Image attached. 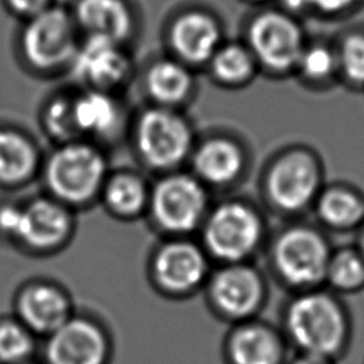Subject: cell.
<instances>
[{
    "instance_id": "32",
    "label": "cell",
    "mask_w": 364,
    "mask_h": 364,
    "mask_svg": "<svg viewBox=\"0 0 364 364\" xmlns=\"http://www.w3.org/2000/svg\"><path fill=\"white\" fill-rule=\"evenodd\" d=\"M21 203L7 202L0 205V235L14 242L20 223Z\"/></svg>"
},
{
    "instance_id": "11",
    "label": "cell",
    "mask_w": 364,
    "mask_h": 364,
    "mask_svg": "<svg viewBox=\"0 0 364 364\" xmlns=\"http://www.w3.org/2000/svg\"><path fill=\"white\" fill-rule=\"evenodd\" d=\"M205 287L210 307L235 323L253 318L267 299L264 276L249 262L220 264L209 274Z\"/></svg>"
},
{
    "instance_id": "36",
    "label": "cell",
    "mask_w": 364,
    "mask_h": 364,
    "mask_svg": "<svg viewBox=\"0 0 364 364\" xmlns=\"http://www.w3.org/2000/svg\"><path fill=\"white\" fill-rule=\"evenodd\" d=\"M354 245L358 247V250L363 253L364 256V225L355 232V240Z\"/></svg>"
},
{
    "instance_id": "33",
    "label": "cell",
    "mask_w": 364,
    "mask_h": 364,
    "mask_svg": "<svg viewBox=\"0 0 364 364\" xmlns=\"http://www.w3.org/2000/svg\"><path fill=\"white\" fill-rule=\"evenodd\" d=\"M6 3L16 16L26 20L53 6L51 0H6Z\"/></svg>"
},
{
    "instance_id": "8",
    "label": "cell",
    "mask_w": 364,
    "mask_h": 364,
    "mask_svg": "<svg viewBox=\"0 0 364 364\" xmlns=\"http://www.w3.org/2000/svg\"><path fill=\"white\" fill-rule=\"evenodd\" d=\"M78 33L73 13L58 6H50L26 20L18 37L21 60L40 75L68 71L81 43Z\"/></svg>"
},
{
    "instance_id": "28",
    "label": "cell",
    "mask_w": 364,
    "mask_h": 364,
    "mask_svg": "<svg viewBox=\"0 0 364 364\" xmlns=\"http://www.w3.org/2000/svg\"><path fill=\"white\" fill-rule=\"evenodd\" d=\"M338 82L353 92H364V27H348L333 38Z\"/></svg>"
},
{
    "instance_id": "22",
    "label": "cell",
    "mask_w": 364,
    "mask_h": 364,
    "mask_svg": "<svg viewBox=\"0 0 364 364\" xmlns=\"http://www.w3.org/2000/svg\"><path fill=\"white\" fill-rule=\"evenodd\" d=\"M73 17L84 37L128 44L135 33V18L125 0H78Z\"/></svg>"
},
{
    "instance_id": "2",
    "label": "cell",
    "mask_w": 364,
    "mask_h": 364,
    "mask_svg": "<svg viewBox=\"0 0 364 364\" xmlns=\"http://www.w3.org/2000/svg\"><path fill=\"white\" fill-rule=\"evenodd\" d=\"M326 182V166L318 151L293 144L277 151L266 164L262 193L273 212L291 220L311 210Z\"/></svg>"
},
{
    "instance_id": "23",
    "label": "cell",
    "mask_w": 364,
    "mask_h": 364,
    "mask_svg": "<svg viewBox=\"0 0 364 364\" xmlns=\"http://www.w3.org/2000/svg\"><path fill=\"white\" fill-rule=\"evenodd\" d=\"M151 185L142 173L132 169L111 171L98 200L115 219L135 220L148 212Z\"/></svg>"
},
{
    "instance_id": "35",
    "label": "cell",
    "mask_w": 364,
    "mask_h": 364,
    "mask_svg": "<svg viewBox=\"0 0 364 364\" xmlns=\"http://www.w3.org/2000/svg\"><path fill=\"white\" fill-rule=\"evenodd\" d=\"M282 10L296 18H299L300 16L310 13L309 4L306 0H282Z\"/></svg>"
},
{
    "instance_id": "20",
    "label": "cell",
    "mask_w": 364,
    "mask_h": 364,
    "mask_svg": "<svg viewBox=\"0 0 364 364\" xmlns=\"http://www.w3.org/2000/svg\"><path fill=\"white\" fill-rule=\"evenodd\" d=\"M310 212L327 233H355L364 225V192L351 182H326Z\"/></svg>"
},
{
    "instance_id": "4",
    "label": "cell",
    "mask_w": 364,
    "mask_h": 364,
    "mask_svg": "<svg viewBox=\"0 0 364 364\" xmlns=\"http://www.w3.org/2000/svg\"><path fill=\"white\" fill-rule=\"evenodd\" d=\"M333 247L317 223L291 219L269 243L270 270L290 293L321 287Z\"/></svg>"
},
{
    "instance_id": "26",
    "label": "cell",
    "mask_w": 364,
    "mask_h": 364,
    "mask_svg": "<svg viewBox=\"0 0 364 364\" xmlns=\"http://www.w3.org/2000/svg\"><path fill=\"white\" fill-rule=\"evenodd\" d=\"M210 78L225 88L249 85L260 73L259 64L245 41L225 40L206 64Z\"/></svg>"
},
{
    "instance_id": "15",
    "label": "cell",
    "mask_w": 364,
    "mask_h": 364,
    "mask_svg": "<svg viewBox=\"0 0 364 364\" xmlns=\"http://www.w3.org/2000/svg\"><path fill=\"white\" fill-rule=\"evenodd\" d=\"M191 172L209 189L229 188L247 168L242 142L226 134H213L195 144L189 156Z\"/></svg>"
},
{
    "instance_id": "19",
    "label": "cell",
    "mask_w": 364,
    "mask_h": 364,
    "mask_svg": "<svg viewBox=\"0 0 364 364\" xmlns=\"http://www.w3.org/2000/svg\"><path fill=\"white\" fill-rule=\"evenodd\" d=\"M124 119L118 94L87 88L74 92V121L81 139L109 142L119 135Z\"/></svg>"
},
{
    "instance_id": "3",
    "label": "cell",
    "mask_w": 364,
    "mask_h": 364,
    "mask_svg": "<svg viewBox=\"0 0 364 364\" xmlns=\"http://www.w3.org/2000/svg\"><path fill=\"white\" fill-rule=\"evenodd\" d=\"M108 159L101 145L88 139L58 144L43 159L40 175L47 195L71 209L98 200L108 176Z\"/></svg>"
},
{
    "instance_id": "5",
    "label": "cell",
    "mask_w": 364,
    "mask_h": 364,
    "mask_svg": "<svg viewBox=\"0 0 364 364\" xmlns=\"http://www.w3.org/2000/svg\"><path fill=\"white\" fill-rule=\"evenodd\" d=\"M131 138L139 162L158 173L178 171L196 144L193 127L182 109L152 104L134 118Z\"/></svg>"
},
{
    "instance_id": "25",
    "label": "cell",
    "mask_w": 364,
    "mask_h": 364,
    "mask_svg": "<svg viewBox=\"0 0 364 364\" xmlns=\"http://www.w3.org/2000/svg\"><path fill=\"white\" fill-rule=\"evenodd\" d=\"M293 77L313 92H327L338 87V65L333 38L309 37Z\"/></svg>"
},
{
    "instance_id": "9",
    "label": "cell",
    "mask_w": 364,
    "mask_h": 364,
    "mask_svg": "<svg viewBox=\"0 0 364 364\" xmlns=\"http://www.w3.org/2000/svg\"><path fill=\"white\" fill-rule=\"evenodd\" d=\"M307 40L309 36L300 20L283 10L257 13L249 21L243 38L260 73L273 78L293 77Z\"/></svg>"
},
{
    "instance_id": "1",
    "label": "cell",
    "mask_w": 364,
    "mask_h": 364,
    "mask_svg": "<svg viewBox=\"0 0 364 364\" xmlns=\"http://www.w3.org/2000/svg\"><path fill=\"white\" fill-rule=\"evenodd\" d=\"M280 330L294 353L341 361L350 351L354 323L344 299L321 286L291 293L283 306Z\"/></svg>"
},
{
    "instance_id": "12",
    "label": "cell",
    "mask_w": 364,
    "mask_h": 364,
    "mask_svg": "<svg viewBox=\"0 0 364 364\" xmlns=\"http://www.w3.org/2000/svg\"><path fill=\"white\" fill-rule=\"evenodd\" d=\"M68 73L81 88L118 94L134 75V60L128 44L82 37Z\"/></svg>"
},
{
    "instance_id": "24",
    "label": "cell",
    "mask_w": 364,
    "mask_h": 364,
    "mask_svg": "<svg viewBox=\"0 0 364 364\" xmlns=\"http://www.w3.org/2000/svg\"><path fill=\"white\" fill-rule=\"evenodd\" d=\"M34 139L14 128H0V185L17 188L40 175L41 155Z\"/></svg>"
},
{
    "instance_id": "14",
    "label": "cell",
    "mask_w": 364,
    "mask_h": 364,
    "mask_svg": "<svg viewBox=\"0 0 364 364\" xmlns=\"http://www.w3.org/2000/svg\"><path fill=\"white\" fill-rule=\"evenodd\" d=\"M44 364H108V336L95 320L73 314L46 337Z\"/></svg>"
},
{
    "instance_id": "13",
    "label": "cell",
    "mask_w": 364,
    "mask_h": 364,
    "mask_svg": "<svg viewBox=\"0 0 364 364\" xmlns=\"http://www.w3.org/2000/svg\"><path fill=\"white\" fill-rule=\"evenodd\" d=\"M74 209L50 195H38L21 203L14 243L33 253H53L73 237Z\"/></svg>"
},
{
    "instance_id": "37",
    "label": "cell",
    "mask_w": 364,
    "mask_h": 364,
    "mask_svg": "<svg viewBox=\"0 0 364 364\" xmlns=\"http://www.w3.org/2000/svg\"><path fill=\"white\" fill-rule=\"evenodd\" d=\"M24 364H36V363H31V361H28V363H24Z\"/></svg>"
},
{
    "instance_id": "34",
    "label": "cell",
    "mask_w": 364,
    "mask_h": 364,
    "mask_svg": "<svg viewBox=\"0 0 364 364\" xmlns=\"http://www.w3.org/2000/svg\"><path fill=\"white\" fill-rule=\"evenodd\" d=\"M340 361L324 357V355H317V354H309V353H294L293 357L287 360L286 364H338Z\"/></svg>"
},
{
    "instance_id": "7",
    "label": "cell",
    "mask_w": 364,
    "mask_h": 364,
    "mask_svg": "<svg viewBox=\"0 0 364 364\" xmlns=\"http://www.w3.org/2000/svg\"><path fill=\"white\" fill-rule=\"evenodd\" d=\"M209 209V191L192 172L161 173L151 185L146 215L168 237L198 232Z\"/></svg>"
},
{
    "instance_id": "27",
    "label": "cell",
    "mask_w": 364,
    "mask_h": 364,
    "mask_svg": "<svg viewBox=\"0 0 364 364\" xmlns=\"http://www.w3.org/2000/svg\"><path fill=\"white\" fill-rule=\"evenodd\" d=\"M324 286L341 297L364 290V256L354 243L333 247Z\"/></svg>"
},
{
    "instance_id": "10",
    "label": "cell",
    "mask_w": 364,
    "mask_h": 364,
    "mask_svg": "<svg viewBox=\"0 0 364 364\" xmlns=\"http://www.w3.org/2000/svg\"><path fill=\"white\" fill-rule=\"evenodd\" d=\"M209 260L200 243L188 236H171L152 252L149 277L164 294L186 297L205 286L210 274Z\"/></svg>"
},
{
    "instance_id": "31",
    "label": "cell",
    "mask_w": 364,
    "mask_h": 364,
    "mask_svg": "<svg viewBox=\"0 0 364 364\" xmlns=\"http://www.w3.org/2000/svg\"><path fill=\"white\" fill-rule=\"evenodd\" d=\"M310 13H317L326 18H334L348 13L358 0H306Z\"/></svg>"
},
{
    "instance_id": "16",
    "label": "cell",
    "mask_w": 364,
    "mask_h": 364,
    "mask_svg": "<svg viewBox=\"0 0 364 364\" xmlns=\"http://www.w3.org/2000/svg\"><path fill=\"white\" fill-rule=\"evenodd\" d=\"M223 41L218 18L202 10H188L176 16L166 33L171 55L191 68L206 67Z\"/></svg>"
},
{
    "instance_id": "30",
    "label": "cell",
    "mask_w": 364,
    "mask_h": 364,
    "mask_svg": "<svg viewBox=\"0 0 364 364\" xmlns=\"http://www.w3.org/2000/svg\"><path fill=\"white\" fill-rule=\"evenodd\" d=\"M34 337L17 317L0 320V364L28 363L36 350Z\"/></svg>"
},
{
    "instance_id": "17",
    "label": "cell",
    "mask_w": 364,
    "mask_h": 364,
    "mask_svg": "<svg viewBox=\"0 0 364 364\" xmlns=\"http://www.w3.org/2000/svg\"><path fill=\"white\" fill-rule=\"evenodd\" d=\"M17 318L34 334L50 336L74 313L67 291L50 280L27 282L16 296Z\"/></svg>"
},
{
    "instance_id": "6",
    "label": "cell",
    "mask_w": 364,
    "mask_h": 364,
    "mask_svg": "<svg viewBox=\"0 0 364 364\" xmlns=\"http://www.w3.org/2000/svg\"><path fill=\"white\" fill-rule=\"evenodd\" d=\"M199 232L210 260L220 264L249 262L264 243L266 222L250 202L226 199L209 209Z\"/></svg>"
},
{
    "instance_id": "21",
    "label": "cell",
    "mask_w": 364,
    "mask_h": 364,
    "mask_svg": "<svg viewBox=\"0 0 364 364\" xmlns=\"http://www.w3.org/2000/svg\"><path fill=\"white\" fill-rule=\"evenodd\" d=\"M193 68L169 55L152 60L142 74V90L152 105L181 109L195 92Z\"/></svg>"
},
{
    "instance_id": "29",
    "label": "cell",
    "mask_w": 364,
    "mask_h": 364,
    "mask_svg": "<svg viewBox=\"0 0 364 364\" xmlns=\"http://www.w3.org/2000/svg\"><path fill=\"white\" fill-rule=\"evenodd\" d=\"M40 125L54 145L81 139L74 121V92L53 94L40 111Z\"/></svg>"
},
{
    "instance_id": "18",
    "label": "cell",
    "mask_w": 364,
    "mask_h": 364,
    "mask_svg": "<svg viewBox=\"0 0 364 364\" xmlns=\"http://www.w3.org/2000/svg\"><path fill=\"white\" fill-rule=\"evenodd\" d=\"M289 348L280 328L250 318L229 334L226 357L229 364H286Z\"/></svg>"
}]
</instances>
